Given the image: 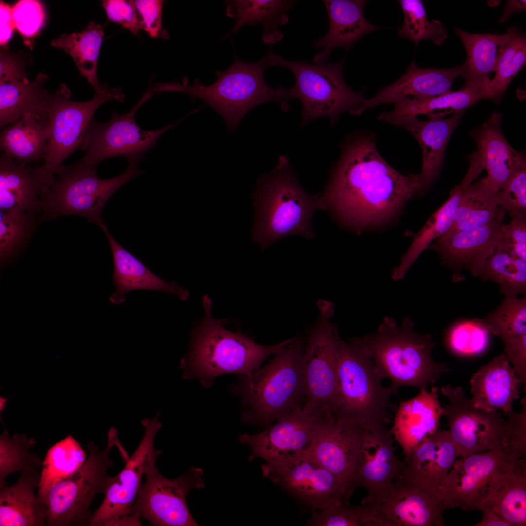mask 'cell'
<instances>
[{
	"instance_id": "6da1fadb",
	"label": "cell",
	"mask_w": 526,
	"mask_h": 526,
	"mask_svg": "<svg viewBox=\"0 0 526 526\" xmlns=\"http://www.w3.org/2000/svg\"><path fill=\"white\" fill-rule=\"evenodd\" d=\"M426 188L420 173H399L379 153L374 139L361 136L343 146L323 197L327 209L359 228L390 220Z\"/></svg>"
},
{
	"instance_id": "7a4b0ae2",
	"label": "cell",
	"mask_w": 526,
	"mask_h": 526,
	"mask_svg": "<svg viewBox=\"0 0 526 526\" xmlns=\"http://www.w3.org/2000/svg\"><path fill=\"white\" fill-rule=\"evenodd\" d=\"M204 317L192 331L190 350L182 358L183 379H198L208 388L215 378L228 373L249 376L268 357L283 349L292 338L272 345L256 343L250 338L224 328L211 315V300L203 297Z\"/></svg>"
},
{
	"instance_id": "3957f363",
	"label": "cell",
	"mask_w": 526,
	"mask_h": 526,
	"mask_svg": "<svg viewBox=\"0 0 526 526\" xmlns=\"http://www.w3.org/2000/svg\"><path fill=\"white\" fill-rule=\"evenodd\" d=\"M353 338L368 353L379 376L390 380L394 394L403 386L428 390L429 384L433 386L442 374L449 371L446 364L432 358L435 343L432 336L416 333L409 317L398 325L393 318L386 316L376 332Z\"/></svg>"
},
{
	"instance_id": "277c9868",
	"label": "cell",
	"mask_w": 526,
	"mask_h": 526,
	"mask_svg": "<svg viewBox=\"0 0 526 526\" xmlns=\"http://www.w3.org/2000/svg\"><path fill=\"white\" fill-rule=\"evenodd\" d=\"M254 198L253 238L263 250L291 235L313 238L312 215L317 209H327L323 196L310 195L301 188L284 156L269 175L260 179Z\"/></svg>"
},
{
	"instance_id": "5b68a950",
	"label": "cell",
	"mask_w": 526,
	"mask_h": 526,
	"mask_svg": "<svg viewBox=\"0 0 526 526\" xmlns=\"http://www.w3.org/2000/svg\"><path fill=\"white\" fill-rule=\"evenodd\" d=\"M267 68L264 57L252 63L235 56L232 65L223 72L217 71V80L206 86L196 79L189 85L187 78L182 83H158L154 92H179L188 94L192 100L200 99L210 106L225 120L230 131L237 129L245 114L254 107L270 101L278 102L285 112L290 109L287 89L280 85L268 86L264 79Z\"/></svg>"
},
{
	"instance_id": "8992f818",
	"label": "cell",
	"mask_w": 526,
	"mask_h": 526,
	"mask_svg": "<svg viewBox=\"0 0 526 526\" xmlns=\"http://www.w3.org/2000/svg\"><path fill=\"white\" fill-rule=\"evenodd\" d=\"M441 394L449 404L443 407L448 433L458 457L501 448H507L524 457L526 451V399L521 413L513 410L505 414L475 407L462 387L443 386Z\"/></svg>"
},
{
	"instance_id": "52a82bcc",
	"label": "cell",
	"mask_w": 526,
	"mask_h": 526,
	"mask_svg": "<svg viewBox=\"0 0 526 526\" xmlns=\"http://www.w3.org/2000/svg\"><path fill=\"white\" fill-rule=\"evenodd\" d=\"M305 342L300 336L292 338L267 364L242 377L238 391L246 408L242 414L244 422L267 426L303 407Z\"/></svg>"
},
{
	"instance_id": "ba28073f",
	"label": "cell",
	"mask_w": 526,
	"mask_h": 526,
	"mask_svg": "<svg viewBox=\"0 0 526 526\" xmlns=\"http://www.w3.org/2000/svg\"><path fill=\"white\" fill-rule=\"evenodd\" d=\"M371 358L353 338H341L338 348L339 403L334 416L361 427L390 422V410L396 407L390 401L394 394L383 386Z\"/></svg>"
},
{
	"instance_id": "9c48e42d",
	"label": "cell",
	"mask_w": 526,
	"mask_h": 526,
	"mask_svg": "<svg viewBox=\"0 0 526 526\" xmlns=\"http://www.w3.org/2000/svg\"><path fill=\"white\" fill-rule=\"evenodd\" d=\"M317 304L319 314L308 330L302 357V410L334 416L339 403L338 358L341 338L330 320L334 303L320 300Z\"/></svg>"
},
{
	"instance_id": "30bf717a",
	"label": "cell",
	"mask_w": 526,
	"mask_h": 526,
	"mask_svg": "<svg viewBox=\"0 0 526 526\" xmlns=\"http://www.w3.org/2000/svg\"><path fill=\"white\" fill-rule=\"evenodd\" d=\"M120 442L117 430L111 427L106 447L100 450L92 441L87 443L88 455L75 473L54 484L44 501L48 507L47 526H89L93 513L91 503L99 493H104L112 477L108 470L113 465L110 453Z\"/></svg>"
},
{
	"instance_id": "8fae6325",
	"label": "cell",
	"mask_w": 526,
	"mask_h": 526,
	"mask_svg": "<svg viewBox=\"0 0 526 526\" xmlns=\"http://www.w3.org/2000/svg\"><path fill=\"white\" fill-rule=\"evenodd\" d=\"M264 58L267 68L282 66L294 74L295 84L287 92L290 99L297 98L302 103L303 125L321 117L335 122L342 113H350L365 99L362 93L354 91L345 83L343 60L323 64L290 61L271 49Z\"/></svg>"
},
{
	"instance_id": "7c38bea8",
	"label": "cell",
	"mask_w": 526,
	"mask_h": 526,
	"mask_svg": "<svg viewBox=\"0 0 526 526\" xmlns=\"http://www.w3.org/2000/svg\"><path fill=\"white\" fill-rule=\"evenodd\" d=\"M143 174L138 165L129 164L124 172L105 179L99 178L97 168L62 166L57 178L41 195L43 218L52 220L62 215H78L94 222L100 228L106 226L101 217L110 198L122 186Z\"/></svg>"
},
{
	"instance_id": "4fadbf2b",
	"label": "cell",
	"mask_w": 526,
	"mask_h": 526,
	"mask_svg": "<svg viewBox=\"0 0 526 526\" xmlns=\"http://www.w3.org/2000/svg\"><path fill=\"white\" fill-rule=\"evenodd\" d=\"M71 96L70 91L64 84L50 94L47 111L50 133L44 162L40 166L45 191L54 183V175L63 162L75 150H82L96 110L108 101L123 102L125 97L121 88L106 85L87 101H71Z\"/></svg>"
},
{
	"instance_id": "5bb4252c",
	"label": "cell",
	"mask_w": 526,
	"mask_h": 526,
	"mask_svg": "<svg viewBox=\"0 0 526 526\" xmlns=\"http://www.w3.org/2000/svg\"><path fill=\"white\" fill-rule=\"evenodd\" d=\"M153 92L149 88L131 111L122 114L113 113L107 122L100 123L93 119L82 148L86 152L73 165L84 169L97 168L102 161L115 156L126 158L129 164L138 165L160 136L181 120L153 131H145L140 128L135 120V114L140 106L152 97Z\"/></svg>"
},
{
	"instance_id": "9a60e30c",
	"label": "cell",
	"mask_w": 526,
	"mask_h": 526,
	"mask_svg": "<svg viewBox=\"0 0 526 526\" xmlns=\"http://www.w3.org/2000/svg\"><path fill=\"white\" fill-rule=\"evenodd\" d=\"M521 458L501 448L457 458L438 490L445 509L480 510L501 478Z\"/></svg>"
},
{
	"instance_id": "2e32d148",
	"label": "cell",
	"mask_w": 526,
	"mask_h": 526,
	"mask_svg": "<svg viewBox=\"0 0 526 526\" xmlns=\"http://www.w3.org/2000/svg\"><path fill=\"white\" fill-rule=\"evenodd\" d=\"M158 410L153 419H143L145 428L138 447L122 471L112 477L99 508L93 513L89 526H141L132 510L140 488L141 479L148 470L155 465L162 451L154 447L157 432L162 427Z\"/></svg>"
},
{
	"instance_id": "e0dca14e",
	"label": "cell",
	"mask_w": 526,
	"mask_h": 526,
	"mask_svg": "<svg viewBox=\"0 0 526 526\" xmlns=\"http://www.w3.org/2000/svg\"><path fill=\"white\" fill-rule=\"evenodd\" d=\"M145 475L132 510L135 518L157 526H199L189 510L186 496L191 489L204 487L201 469L191 467L184 474L170 479L154 465Z\"/></svg>"
},
{
	"instance_id": "ac0fdd59",
	"label": "cell",
	"mask_w": 526,
	"mask_h": 526,
	"mask_svg": "<svg viewBox=\"0 0 526 526\" xmlns=\"http://www.w3.org/2000/svg\"><path fill=\"white\" fill-rule=\"evenodd\" d=\"M329 417L306 413L298 407L261 432L240 436L239 441L249 446L250 461L260 458L271 464L285 463L305 454L318 429Z\"/></svg>"
},
{
	"instance_id": "d6986e66",
	"label": "cell",
	"mask_w": 526,
	"mask_h": 526,
	"mask_svg": "<svg viewBox=\"0 0 526 526\" xmlns=\"http://www.w3.org/2000/svg\"><path fill=\"white\" fill-rule=\"evenodd\" d=\"M261 469L265 478L314 510L348 504L351 497L332 473L306 455L281 464L265 463Z\"/></svg>"
},
{
	"instance_id": "ffe728a7",
	"label": "cell",
	"mask_w": 526,
	"mask_h": 526,
	"mask_svg": "<svg viewBox=\"0 0 526 526\" xmlns=\"http://www.w3.org/2000/svg\"><path fill=\"white\" fill-rule=\"evenodd\" d=\"M361 428L355 482L367 492L362 504L375 508L386 498L393 482L401 477L404 463L395 454L393 435L386 425L376 423Z\"/></svg>"
},
{
	"instance_id": "44dd1931",
	"label": "cell",
	"mask_w": 526,
	"mask_h": 526,
	"mask_svg": "<svg viewBox=\"0 0 526 526\" xmlns=\"http://www.w3.org/2000/svg\"><path fill=\"white\" fill-rule=\"evenodd\" d=\"M362 438L361 426L331 416L320 426L304 455L332 473L351 496L357 487L355 473Z\"/></svg>"
},
{
	"instance_id": "7402d4cb",
	"label": "cell",
	"mask_w": 526,
	"mask_h": 526,
	"mask_svg": "<svg viewBox=\"0 0 526 526\" xmlns=\"http://www.w3.org/2000/svg\"><path fill=\"white\" fill-rule=\"evenodd\" d=\"M382 526H443L446 510L438 491L428 490L402 477L392 483L375 508Z\"/></svg>"
},
{
	"instance_id": "603a6c76",
	"label": "cell",
	"mask_w": 526,
	"mask_h": 526,
	"mask_svg": "<svg viewBox=\"0 0 526 526\" xmlns=\"http://www.w3.org/2000/svg\"><path fill=\"white\" fill-rule=\"evenodd\" d=\"M505 211L502 208L495 218L479 227L443 235L430 244L427 249L436 251L443 265L458 275L466 269L478 277L487 259L492 254L502 232Z\"/></svg>"
},
{
	"instance_id": "cb8c5ba5",
	"label": "cell",
	"mask_w": 526,
	"mask_h": 526,
	"mask_svg": "<svg viewBox=\"0 0 526 526\" xmlns=\"http://www.w3.org/2000/svg\"><path fill=\"white\" fill-rule=\"evenodd\" d=\"M464 64L451 69L421 68L411 63L405 73L394 83L381 89L373 97L365 99L352 115L382 104L397 103L407 100L434 97L451 91L457 77H464Z\"/></svg>"
},
{
	"instance_id": "d4e9b609",
	"label": "cell",
	"mask_w": 526,
	"mask_h": 526,
	"mask_svg": "<svg viewBox=\"0 0 526 526\" xmlns=\"http://www.w3.org/2000/svg\"><path fill=\"white\" fill-rule=\"evenodd\" d=\"M457 458L448 431L438 429L405 456L401 477L420 488L438 491Z\"/></svg>"
},
{
	"instance_id": "484cf974",
	"label": "cell",
	"mask_w": 526,
	"mask_h": 526,
	"mask_svg": "<svg viewBox=\"0 0 526 526\" xmlns=\"http://www.w3.org/2000/svg\"><path fill=\"white\" fill-rule=\"evenodd\" d=\"M501 116L494 113L485 123L471 132L484 167L486 177L496 192L518 172L526 168L525 155L507 142L501 129Z\"/></svg>"
},
{
	"instance_id": "4316f807",
	"label": "cell",
	"mask_w": 526,
	"mask_h": 526,
	"mask_svg": "<svg viewBox=\"0 0 526 526\" xmlns=\"http://www.w3.org/2000/svg\"><path fill=\"white\" fill-rule=\"evenodd\" d=\"M438 390L433 386L430 392L419 390L417 396L400 403L390 431L405 456L438 429L443 407Z\"/></svg>"
},
{
	"instance_id": "83f0119b",
	"label": "cell",
	"mask_w": 526,
	"mask_h": 526,
	"mask_svg": "<svg viewBox=\"0 0 526 526\" xmlns=\"http://www.w3.org/2000/svg\"><path fill=\"white\" fill-rule=\"evenodd\" d=\"M329 20L326 35L313 43L316 49H322L313 57L315 64L326 63L332 50L337 47L350 49L366 34L380 27L369 23L364 15L366 0H325Z\"/></svg>"
},
{
	"instance_id": "f1b7e54d",
	"label": "cell",
	"mask_w": 526,
	"mask_h": 526,
	"mask_svg": "<svg viewBox=\"0 0 526 526\" xmlns=\"http://www.w3.org/2000/svg\"><path fill=\"white\" fill-rule=\"evenodd\" d=\"M101 229L108 240L113 260L112 282L115 290L109 298L112 303H123L126 294L136 290L160 291L175 294L181 300L188 299L189 292L186 289L175 282L169 283L159 278L141 260L127 251L110 234L107 226Z\"/></svg>"
},
{
	"instance_id": "f546056e",
	"label": "cell",
	"mask_w": 526,
	"mask_h": 526,
	"mask_svg": "<svg viewBox=\"0 0 526 526\" xmlns=\"http://www.w3.org/2000/svg\"><path fill=\"white\" fill-rule=\"evenodd\" d=\"M522 384L502 354L473 375L470 382L471 400L475 407L488 411L501 409L505 414L512 410V403L519 398Z\"/></svg>"
},
{
	"instance_id": "4dcf8cb0",
	"label": "cell",
	"mask_w": 526,
	"mask_h": 526,
	"mask_svg": "<svg viewBox=\"0 0 526 526\" xmlns=\"http://www.w3.org/2000/svg\"><path fill=\"white\" fill-rule=\"evenodd\" d=\"M39 167L19 163L2 153L0 157V209L34 214L41 210L44 186Z\"/></svg>"
},
{
	"instance_id": "1f68e13d",
	"label": "cell",
	"mask_w": 526,
	"mask_h": 526,
	"mask_svg": "<svg viewBox=\"0 0 526 526\" xmlns=\"http://www.w3.org/2000/svg\"><path fill=\"white\" fill-rule=\"evenodd\" d=\"M483 169L479 158L476 157L470 158L469 168L461 183L451 191L449 198L414 235L409 249L401 258L400 264L392 271L393 280L398 281L403 279L409 268L422 252L427 249L431 243L445 234L451 227L462 192Z\"/></svg>"
},
{
	"instance_id": "d6a6232c",
	"label": "cell",
	"mask_w": 526,
	"mask_h": 526,
	"mask_svg": "<svg viewBox=\"0 0 526 526\" xmlns=\"http://www.w3.org/2000/svg\"><path fill=\"white\" fill-rule=\"evenodd\" d=\"M40 478L41 473L37 468L25 469L14 484L0 488V526L46 525L47 506L34 493L38 487Z\"/></svg>"
},
{
	"instance_id": "836d02e7",
	"label": "cell",
	"mask_w": 526,
	"mask_h": 526,
	"mask_svg": "<svg viewBox=\"0 0 526 526\" xmlns=\"http://www.w3.org/2000/svg\"><path fill=\"white\" fill-rule=\"evenodd\" d=\"M461 114L462 113H458L448 118H428L427 121L419 120L417 116H413L393 123L407 130L420 145L423 162L420 174L426 187L438 174L447 144Z\"/></svg>"
},
{
	"instance_id": "e575fe53",
	"label": "cell",
	"mask_w": 526,
	"mask_h": 526,
	"mask_svg": "<svg viewBox=\"0 0 526 526\" xmlns=\"http://www.w3.org/2000/svg\"><path fill=\"white\" fill-rule=\"evenodd\" d=\"M47 76L40 73L35 81L27 77L0 79V128L30 114L47 119L50 94L43 88Z\"/></svg>"
},
{
	"instance_id": "d590c367",
	"label": "cell",
	"mask_w": 526,
	"mask_h": 526,
	"mask_svg": "<svg viewBox=\"0 0 526 526\" xmlns=\"http://www.w3.org/2000/svg\"><path fill=\"white\" fill-rule=\"evenodd\" d=\"M465 47L467 60L464 63V86L472 84L487 85L489 75L495 72L507 44L519 31L512 27L503 34H474L460 29L455 30Z\"/></svg>"
},
{
	"instance_id": "8d00e7d4",
	"label": "cell",
	"mask_w": 526,
	"mask_h": 526,
	"mask_svg": "<svg viewBox=\"0 0 526 526\" xmlns=\"http://www.w3.org/2000/svg\"><path fill=\"white\" fill-rule=\"evenodd\" d=\"M486 85H469L456 91H449L436 97L407 100L395 104L394 109L382 113L378 119L393 124L411 116L425 115L428 118H443L451 113H462L482 99Z\"/></svg>"
},
{
	"instance_id": "74e56055",
	"label": "cell",
	"mask_w": 526,
	"mask_h": 526,
	"mask_svg": "<svg viewBox=\"0 0 526 526\" xmlns=\"http://www.w3.org/2000/svg\"><path fill=\"white\" fill-rule=\"evenodd\" d=\"M226 15L236 19L229 35L238 32L244 25L261 24L264 32L262 39L266 44H273L281 41L283 34L279 27L289 22L287 12L292 9L295 0H226Z\"/></svg>"
},
{
	"instance_id": "f35d334b",
	"label": "cell",
	"mask_w": 526,
	"mask_h": 526,
	"mask_svg": "<svg viewBox=\"0 0 526 526\" xmlns=\"http://www.w3.org/2000/svg\"><path fill=\"white\" fill-rule=\"evenodd\" d=\"M49 133L47 119L28 114L2 129L0 150L19 163L38 162L44 160Z\"/></svg>"
},
{
	"instance_id": "ab89813d",
	"label": "cell",
	"mask_w": 526,
	"mask_h": 526,
	"mask_svg": "<svg viewBox=\"0 0 526 526\" xmlns=\"http://www.w3.org/2000/svg\"><path fill=\"white\" fill-rule=\"evenodd\" d=\"M487 507L510 526L526 525V464L522 458L500 479L480 510Z\"/></svg>"
},
{
	"instance_id": "60d3db41",
	"label": "cell",
	"mask_w": 526,
	"mask_h": 526,
	"mask_svg": "<svg viewBox=\"0 0 526 526\" xmlns=\"http://www.w3.org/2000/svg\"><path fill=\"white\" fill-rule=\"evenodd\" d=\"M497 193L486 177L468 186L461 194L454 223L444 235L482 226L494 220L501 209Z\"/></svg>"
},
{
	"instance_id": "b9f144b4",
	"label": "cell",
	"mask_w": 526,
	"mask_h": 526,
	"mask_svg": "<svg viewBox=\"0 0 526 526\" xmlns=\"http://www.w3.org/2000/svg\"><path fill=\"white\" fill-rule=\"evenodd\" d=\"M104 35L103 27L90 22L81 32L64 34L52 40L51 45L62 49L74 60L81 74L92 85L96 93L105 85L100 84L97 76L98 58Z\"/></svg>"
},
{
	"instance_id": "7bdbcfd3",
	"label": "cell",
	"mask_w": 526,
	"mask_h": 526,
	"mask_svg": "<svg viewBox=\"0 0 526 526\" xmlns=\"http://www.w3.org/2000/svg\"><path fill=\"white\" fill-rule=\"evenodd\" d=\"M86 459L80 444L70 435L53 445L43 462L38 496L44 501L54 484L75 473Z\"/></svg>"
},
{
	"instance_id": "ee69618b",
	"label": "cell",
	"mask_w": 526,
	"mask_h": 526,
	"mask_svg": "<svg viewBox=\"0 0 526 526\" xmlns=\"http://www.w3.org/2000/svg\"><path fill=\"white\" fill-rule=\"evenodd\" d=\"M482 282L492 281L505 297L526 294V261L496 245L478 276Z\"/></svg>"
},
{
	"instance_id": "f6af8a7d",
	"label": "cell",
	"mask_w": 526,
	"mask_h": 526,
	"mask_svg": "<svg viewBox=\"0 0 526 526\" xmlns=\"http://www.w3.org/2000/svg\"><path fill=\"white\" fill-rule=\"evenodd\" d=\"M491 333L499 337L504 348L526 334V297H505L502 302L482 319Z\"/></svg>"
},
{
	"instance_id": "bcb514c9",
	"label": "cell",
	"mask_w": 526,
	"mask_h": 526,
	"mask_svg": "<svg viewBox=\"0 0 526 526\" xmlns=\"http://www.w3.org/2000/svg\"><path fill=\"white\" fill-rule=\"evenodd\" d=\"M491 333L482 319H463L452 323L445 336L446 345L452 354L459 357H477L489 348Z\"/></svg>"
},
{
	"instance_id": "7dc6e473",
	"label": "cell",
	"mask_w": 526,
	"mask_h": 526,
	"mask_svg": "<svg viewBox=\"0 0 526 526\" xmlns=\"http://www.w3.org/2000/svg\"><path fill=\"white\" fill-rule=\"evenodd\" d=\"M526 61V40L519 31L507 44L498 63L495 76L483 88V99L499 101Z\"/></svg>"
},
{
	"instance_id": "c3c4849f",
	"label": "cell",
	"mask_w": 526,
	"mask_h": 526,
	"mask_svg": "<svg viewBox=\"0 0 526 526\" xmlns=\"http://www.w3.org/2000/svg\"><path fill=\"white\" fill-rule=\"evenodd\" d=\"M404 13L403 23L398 34L408 38L415 45L421 41L429 39L438 46L441 45L447 38V30L441 22L428 19L422 1L400 0L398 1Z\"/></svg>"
},
{
	"instance_id": "681fc988",
	"label": "cell",
	"mask_w": 526,
	"mask_h": 526,
	"mask_svg": "<svg viewBox=\"0 0 526 526\" xmlns=\"http://www.w3.org/2000/svg\"><path fill=\"white\" fill-rule=\"evenodd\" d=\"M36 442L25 434H15L10 438L5 430L0 436V487L10 474L25 469L42 467L43 461L31 449Z\"/></svg>"
},
{
	"instance_id": "f907efd6",
	"label": "cell",
	"mask_w": 526,
	"mask_h": 526,
	"mask_svg": "<svg viewBox=\"0 0 526 526\" xmlns=\"http://www.w3.org/2000/svg\"><path fill=\"white\" fill-rule=\"evenodd\" d=\"M314 511L308 524L312 526H382L372 507L361 504L349 506L339 502Z\"/></svg>"
},
{
	"instance_id": "816d5d0a",
	"label": "cell",
	"mask_w": 526,
	"mask_h": 526,
	"mask_svg": "<svg viewBox=\"0 0 526 526\" xmlns=\"http://www.w3.org/2000/svg\"><path fill=\"white\" fill-rule=\"evenodd\" d=\"M0 213V259L3 265L23 245L31 229L33 214L1 210Z\"/></svg>"
},
{
	"instance_id": "f5cc1de1",
	"label": "cell",
	"mask_w": 526,
	"mask_h": 526,
	"mask_svg": "<svg viewBox=\"0 0 526 526\" xmlns=\"http://www.w3.org/2000/svg\"><path fill=\"white\" fill-rule=\"evenodd\" d=\"M15 28L23 37L24 42L31 49L33 42L45 22L46 13L41 2L35 0H21L12 6Z\"/></svg>"
},
{
	"instance_id": "db71d44e",
	"label": "cell",
	"mask_w": 526,
	"mask_h": 526,
	"mask_svg": "<svg viewBox=\"0 0 526 526\" xmlns=\"http://www.w3.org/2000/svg\"><path fill=\"white\" fill-rule=\"evenodd\" d=\"M508 213L510 221L503 224L496 245L526 261V214L517 211Z\"/></svg>"
},
{
	"instance_id": "11a10c76",
	"label": "cell",
	"mask_w": 526,
	"mask_h": 526,
	"mask_svg": "<svg viewBox=\"0 0 526 526\" xmlns=\"http://www.w3.org/2000/svg\"><path fill=\"white\" fill-rule=\"evenodd\" d=\"M498 206L505 211H526V168L515 174L497 193Z\"/></svg>"
},
{
	"instance_id": "9f6ffc18",
	"label": "cell",
	"mask_w": 526,
	"mask_h": 526,
	"mask_svg": "<svg viewBox=\"0 0 526 526\" xmlns=\"http://www.w3.org/2000/svg\"><path fill=\"white\" fill-rule=\"evenodd\" d=\"M140 22L141 29L153 38L167 39L168 32L162 24L164 1L161 0H133Z\"/></svg>"
},
{
	"instance_id": "6f0895ef",
	"label": "cell",
	"mask_w": 526,
	"mask_h": 526,
	"mask_svg": "<svg viewBox=\"0 0 526 526\" xmlns=\"http://www.w3.org/2000/svg\"><path fill=\"white\" fill-rule=\"evenodd\" d=\"M102 6L110 21L138 35L140 22L133 0H106Z\"/></svg>"
},
{
	"instance_id": "680465c9",
	"label": "cell",
	"mask_w": 526,
	"mask_h": 526,
	"mask_svg": "<svg viewBox=\"0 0 526 526\" xmlns=\"http://www.w3.org/2000/svg\"><path fill=\"white\" fill-rule=\"evenodd\" d=\"M502 354L511 362L519 379L526 384V334L524 335L504 348Z\"/></svg>"
},
{
	"instance_id": "91938a15",
	"label": "cell",
	"mask_w": 526,
	"mask_h": 526,
	"mask_svg": "<svg viewBox=\"0 0 526 526\" xmlns=\"http://www.w3.org/2000/svg\"><path fill=\"white\" fill-rule=\"evenodd\" d=\"M0 44L1 46H6L12 37L15 28L12 13V6L4 3L0 2Z\"/></svg>"
},
{
	"instance_id": "94428289",
	"label": "cell",
	"mask_w": 526,
	"mask_h": 526,
	"mask_svg": "<svg viewBox=\"0 0 526 526\" xmlns=\"http://www.w3.org/2000/svg\"><path fill=\"white\" fill-rule=\"evenodd\" d=\"M480 510L483 513L482 520L475 526H510L501 516L488 508L483 507Z\"/></svg>"
},
{
	"instance_id": "6125c7cd",
	"label": "cell",
	"mask_w": 526,
	"mask_h": 526,
	"mask_svg": "<svg viewBox=\"0 0 526 526\" xmlns=\"http://www.w3.org/2000/svg\"><path fill=\"white\" fill-rule=\"evenodd\" d=\"M526 7V0L507 1L504 13L499 21H505L513 13L518 11L525 10Z\"/></svg>"
}]
</instances>
